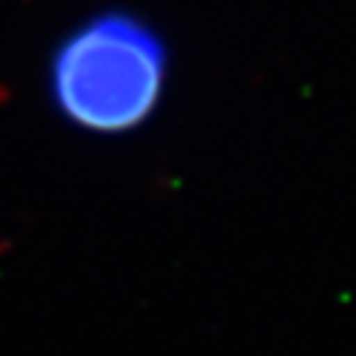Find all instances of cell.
Instances as JSON below:
<instances>
[{"instance_id": "obj_1", "label": "cell", "mask_w": 356, "mask_h": 356, "mask_svg": "<svg viewBox=\"0 0 356 356\" xmlns=\"http://www.w3.org/2000/svg\"><path fill=\"white\" fill-rule=\"evenodd\" d=\"M168 48L132 12H99L73 26L48 62L54 110L81 132L124 135L146 124L165 93Z\"/></svg>"}]
</instances>
